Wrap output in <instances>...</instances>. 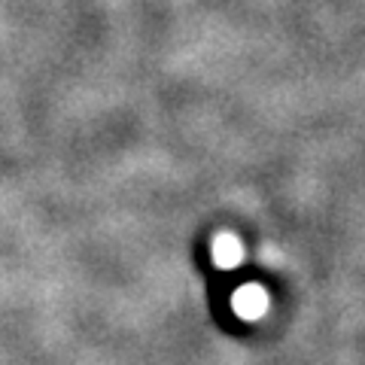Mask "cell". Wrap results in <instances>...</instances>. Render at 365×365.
<instances>
[{
  "label": "cell",
  "instance_id": "obj_1",
  "mask_svg": "<svg viewBox=\"0 0 365 365\" xmlns=\"http://www.w3.org/2000/svg\"><path fill=\"white\" fill-rule=\"evenodd\" d=\"M213 259L220 262L222 268H232L235 262L241 259V244H237L232 235H222V237H216V241H213Z\"/></svg>",
  "mask_w": 365,
  "mask_h": 365
},
{
  "label": "cell",
  "instance_id": "obj_2",
  "mask_svg": "<svg viewBox=\"0 0 365 365\" xmlns=\"http://www.w3.org/2000/svg\"><path fill=\"white\" fill-rule=\"evenodd\" d=\"M237 307H241L244 314H256L265 307V295H262L256 287H250V289H241V295H237Z\"/></svg>",
  "mask_w": 365,
  "mask_h": 365
}]
</instances>
